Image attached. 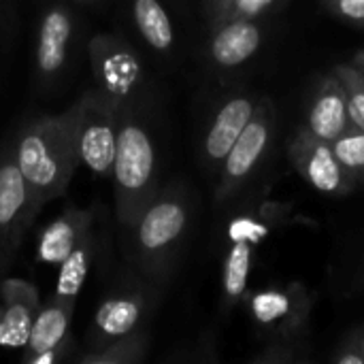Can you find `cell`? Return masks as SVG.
Segmentation results:
<instances>
[{
  "mask_svg": "<svg viewBox=\"0 0 364 364\" xmlns=\"http://www.w3.org/2000/svg\"><path fill=\"white\" fill-rule=\"evenodd\" d=\"M13 151L41 207L62 196L79 166L77 105L58 115L28 119L15 136Z\"/></svg>",
  "mask_w": 364,
  "mask_h": 364,
  "instance_id": "6da1fadb",
  "label": "cell"
},
{
  "mask_svg": "<svg viewBox=\"0 0 364 364\" xmlns=\"http://www.w3.org/2000/svg\"><path fill=\"white\" fill-rule=\"evenodd\" d=\"M156 149L149 132L134 119L132 111H119V139L113 162L115 215L128 228L154 198Z\"/></svg>",
  "mask_w": 364,
  "mask_h": 364,
  "instance_id": "7a4b0ae2",
  "label": "cell"
},
{
  "mask_svg": "<svg viewBox=\"0 0 364 364\" xmlns=\"http://www.w3.org/2000/svg\"><path fill=\"white\" fill-rule=\"evenodd\" d=\"M79 32L81 23L70 2L49 0L41 6L32 45L34 87L41 94H53L70 77L79 51Z\"/></svg>",
  "mask_w": 364,
  "mask_h": 364,
  "instance_id": "3957f363",
  "label": "cell"
},
{
  "mask_svg": "<svg viewBox=\"0 0 364 364\" xmlns=\"http://www.w3.org/2000/svg\"><path fill=\"white\" fill-rule=\"evenodd\" d=\"M77 156L92 175L107 179L113 173L119 139V111L96 87L77 100Z\"/></svg>",
  "mask_w": 364,
  "mask_h": 364,
  "instance_id": "277c9868",
  "label": "cell"
},
{
  "mask_svg": "<svg viewBox=\"0 0 364 364\" xmlns=\"http://www.w3.org/2000/svg\"><path fill=\"white\" fill-rule=\"evenodd\" d=\"M85 51L96 90L117 111H132L143 87V66L134 49L115 34H94Z\"/></svg>",
  "mask_w": 364,
  "mask_h": 364,
  "instance_id": "5b68a950",
  "label": "cell"
},
{
  "mask_svg": "<svg viewBox=\"0 0 364 364\" xmlns=\"http://www.w3.org/2000/svg\"><path fill=\"white\" fill-rule=\"evenodd\" d=\"M186 205L175 194H162L145 205L128 226L132 230L134 256L145 271L156 273L164 267L171 247L186 230Z\"/></svg>",
  "mask_w": 364,
  "mask_h": 364,
  "instance_id": "8992f818",
  "label": "cell"
},
{
  "mask_svg": "<svg viewBox=\"0 0 364 364\" xmlns=\"http://www.w3.org/2000/svg\"><path fill=\"white\" fill-rule=\"evenodd\" d=\"M43 207L28 186L13 151V143L0 149V224L4 252L19 247L26 230Z\"/></svg>",
  "mask_w": 364,
  "mask_h": 364,
  "instance_id": "52a82bcc",
  "label": "cell"
},
{
  "mask_svg": "<svg viewBox=\"0 0 364 364\" xmlns=\"http://www.w3.org/2000/svg\"><path fill=\"white\" fill-rule=\"evenodd\" d=\"M73 303L49 299L34 316L30 339L23 348L21 360L26 364H53L68 360L75 350V339L70 337Z\"/></svg>",
  "mask_w": 364,
  "mask_h": 364,
  "instance_id": "ba28073f",
  "label": "cell"
},
{
  "mask_svg": "<svg viewBox=\"0 0 364 364\" xmlns=\"http://www.w3.org/2000/svg\"><path fill=\"white\" fill-rule=\"evenodd\" d=\"M145 292L136 288H113L96 307V314L85 335V348L100 350L102 346L134 333L145 316Z\"/></svg>",
  "mask_w": 364,
  "mask_h": 364,
  "instance_id": "9c48e42d",
  "label": "cell"
},
{
  "mask_svg": "<svg viewBox=\"0 0 364 364\" xmlns=\"http://www.w3.org/2000/svg\"><path fill=\"white\" fill-rule=\"evenodd\" d=\"M290 158L299 173L320 192L339 194L348 186V171L339 164L328 141L316 136L311 130L303 132L290 147Z\"/></svg>",
  "mask_w": 364,
  "mask_h": 364,
  "instance_id": "30bf717a",
  "label": "cell"
},
{
  "mask_svg": "<svg viewBox=\"0 0 364 364\" xmlns=\"http://www.w3.org/2000/svg\"><path fill=\"white\" fill-rule=\"evenodd\" d=\"M269 134H271V111L269 105H264L254 109L252 119L247 122L245 130L241 132L230 154L226 156L220 196H226L237 183H241L252 173V168L258 164L260 156L269 145Z\"/></svg>",
  "mask_w": 364,
  "mask_h": 364,
  "instance_id": "8fae6325",
  "label": "cell"
},
{
  "mask_svg": "<svg viewBox=\"0 0 364 364\" xmlns=\"http://www.w3.org/2000/svg\"><path fill=\"white\" fill-rule=\"evenodd\" d=\"M94 209H81L75 205L64 209L53 222L43 228L38 237V262L47 267H60L62 260L75 250V245L94 228Z\"/></svg>",
  "mask_w": 364,
  "mask_h": 364,
  "instance_id": "7c38bea8",
  "label": "cell"
},
{
  "mask_svg": "<svg viewBox=\"0 0 364 364\" xmlns=\"http://www.w3.org/2000/svg\"><path fill=\"white\" fill-rule=\"evenodd\" d=\"M352 126L348 96L337 77L324 79L320 92L316 94L311 109H309V130L324 139L335 141L339 134H343Z\"/></svg>",
  "mask_w": 364,
  "mask_h": 364,
  "instance_id": "4fadbf2b",
  "label": "cell"
},
{
  "mask_svg": "<svg viewBox=\"0 0 364 364\" xmlns=\"http://www.w3.org/2000/svg\"><path fill=\"white\" fill-rule=\"evenodd\" d=\"M252 115H254V105L250 98L239 96V98L228 100L222 107V111L215 115L211 130L207 134V141H205L207 158L213 162L226 160V156L230 154L232 145L237 143V139L245 130Z\"/></svg>",
  "mask_w": 364,
  "mask_h": 364,
  "instance_id": "5bb4252c",
  "label": "cell"
},
{
  "mask_svg": "<svg viewBox=\"0 0 364 364\" xmlns=\"http://www.w3.org/2000/svg\"><path fill=\"white\" fill-rule=\"evenodd\" d=\"M260 47V30L254 21L241 17L226 23L211 41V55L222 66H237L252 58Z\"/></svg>",
  "mask_w": 364,
  "mask_h": 364,
  "instance_id": "9a60e30c",
  "label": "cell"
},
{
  "mask_svg": "<svg viewBox=\"0 0 364 364\" xmlns=\"http://www.w3.org/2000/svg\"><path fill=\"white\" fill-rule=\"evenodd\" d=\"M94 254H96V237H94V230H90L58 267V282H55L53 299L75 305L87 279L90 267L94 262Z\"/></svg>",
  "mask_w": 364,
  "mask_h": 364,
  "instance_id": "2e32d148",
  "label": "cell"
},
{
  "mask_svg": "<svg viewBox=\"0 0 364 364\" xmlns=\"http://www.w3.org/2000/svg\"><path fill=\"white\" fill-rule=\"evenodd\" d=\"M134 26L145 43L156 51H168L175 41L173 23L160 0H132L130 4Z\"/></svg>",
  "mask_w": 364,
  "mask_h": 364,
  "instance_id": "e0dca14e",
  "label": "cell"
},
{
  "mask_svg": "<svg viewBox=\"0 0 364 364\" xmlns=\"http://www.w3.org/2000/svg\"><path fill=\"white\" fill-rule=\"evenodd\" d=\"M147 339L143 333H130L124 335L100 350H85L83 354L73 356L70 360L77 364H132L141 363L145 356Z\"/></svg>",
  "mask_w": 364,
  "mask_h": 364,
  "instance_id": "ac0fdd59",
  "label": "cell"
},
{
  "mask_svg": "<svg viewBox=\"0 0 364 364\" xmlns=\"http://www.w3.org/2000/svg\"><path fill=\"white\" fill-rule=\"evenodd\" d=\"M34 316L36 309L28 305L21 303L4 305V314L0 318V348L23 350L32 333Z\"/></svg>",
  "mask_w": 364,
  "mask_h": 364,
  "instance_id": "d6986e66",
  "label": "cell"
},
{
  "mask_svg": "<svg viewBox=\"0 0 364 364\" xmlns=\"http://www.w3.org/2000/svg\"><path fill=\"white\" fill-rule=\"evenodd\" d=\"M252 264V243L247 239H237L226 256L224 264V292L230 301L245 292Z\"/></svg>",
  "mask_w": 364,
  "mask_h": 364,
  "instance_id": "ffe728a7",
  "label": "cell"
},
{
  "mask_svg": "<svg viewBox=\"0 0 364 364\" xmlns=\"http://www.w3.org/2000/svg\"><path fill=\"white\" fill-rule=\"evenodd\" d=\"M294 311L292 299L282 290H267L252 299V314L260 324L273 326L290 318Z\"/></svg>",
  "mask_w": 364,
  "mask_h": 364,
  "instance_id": "44dd1931",
  "label": "cell"
},
{
  "mask_svg": "<svg viewBox=\"0 0 364 364\" xmlns=\"http://www.w3.org/2000/svg\"><path fill=\"white\" fill-rule=\"evenodd\" d=\"M331 147L339 160V164L348 173H364V130L358 126H350L343 134L331 141Z\"/></svg>",
  "mask_w": 364,
  "mask_h": 364,
  "instance_id": "7402d4cb",
  "label": "cell"
},
{
  "mask_svg": "<svg viewBox=\"0 0 364 364\" xmlns=\"http://www.w3.org/2000/svg\"><path fill=\"white\" fill-rule=\"evenodd\" d=\"M335 77L341 81V85H343V90H346L352 124L364 130V75H363V68H358V66H337V70H335Z\"/></svg>",
  "mask_w": 364,
  "mask_h": 364,
  "instance_id": "603a6c76",
  "label": "cell"
},
{
  "mask_svg": "<svg viewBox=\"0 0 364 364\" xmlns=\"http://www.w3.org/2000/svg\"><path fill=\"white\" fill-rule=\"evenodd\" d=\"M0 301L4 305H13V303H21L28 305L32 309H41V294L38 288L21 277H4L0 279Z\"/></svg>",
  "mask_w": 364,
  "mask_h": 364,
  "instance_id": "cb8c5ba5",
  "label": "cell"
},
{
  "mask_svg": "<svg viewBox=\"0 0 364 364\" xmlns=\"http://www.w3.org/2000/svg\"><path fill=\"white\" fill-rule=\"evenodd\" d=\"M273 0H235V9H232V15L235 19H241V17H252V15H258L260 11H264Z\"/></svg>",
  "mask_w": 364,
  "mask_h": 364,
  "instance_id": "d4e9b609",
  "label": "cell"
},
{
  "mask_svg": "<svg viewBox=\"0 0 364 364\" xmlns=\"http://www.w3.org/2000/svg\"><path fill=\"white\" fill-rule=\"evenodd\" d=\"M335 6L339 9L341 15L364 21V0H335Z\"/></svg>",
  "mask_w": 364,
  "mask_h": 364,
  "instance_id": "484cf974",
  "label": "cell"
},
{
  "mask_svg": "<svg viewBox=\"0 0 364 364\" xmlns=\"http://www.w3.org/2000/svg\"><path fill=\"white\" fill-rule=\"evenodd\" d=\"M66 2H70V4H96L100 0H66Z\"/></svg>",
  "mask_w": 364,
  "mask_h": 364,
  "instance_id": "4316f807",
  "label": "cell"
},
{
  "mask_svg": "<svg viewBox=\"0 0 364 364\" xmlns=\"http://www.w3.org/2000/svg\"><path fill=\"white\" fill-rule=\"evenodd\" d=\"M356 66H358V68H364V51H360V53L356 55Z\"/></svg>",
  "mask_w": 364,
  "mask_h": 364,
  "instance_id": "83f0119b",
  "label": "cell"
},
{
  "mask_svg": "<svg viewBox=\"0 0 364 364\" xmlns=\"http://www.w3.org/2000/svg\"><path fill=\"white\" fill-rule=\"evenodd\" d=\"M0 252H4V245H2V224H0Z\"/></svg>",
  "mask_w": 364,
  "mask_h": 364,
  "instance_id": "f1b7e54d",
  "label": "cell"
},
{
  "mask_svg": "<svg viewBox=\"0 0 364 364\" xmlns=\"http://www.w3.org/2000/svg\"><path fill=\"white\" fill-rule=\"evenodd\" d=\"M2 314H4V303H0V318H2Z\"/></svg>",
  "mask_w": 364,
  "mask_h": 364,
  "instance_id": "f546056e",
  "label": "cell"
},
{
  "mask_svg": "<svg viewBox=\"0 0 364 364\" xmlns=\"http://www.w3.org/2000/svg\"><path fill=\"white\" fill-rule=\"evenodd\" d=\"M363 75H364V68H363Z\"/></svg>",
  "mask_w": 364,
  "mask_h": 364,
  "instance_id": "4dcf8cb0",
  "label": "cell"
}]
</instances>
